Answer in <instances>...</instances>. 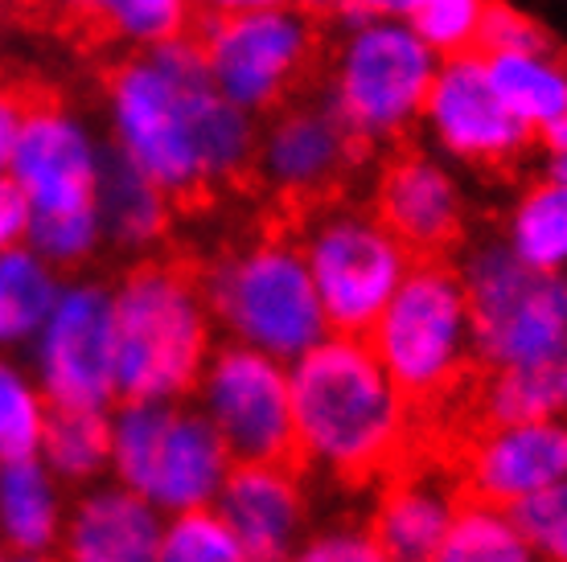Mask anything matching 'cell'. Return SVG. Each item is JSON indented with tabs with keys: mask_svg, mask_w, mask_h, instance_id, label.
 Segmentation results:
<instances>
[{
	"mask_svg": "<svg viewBox=\"0 0 567 562\" xmlns=\"http://www.w3.org/2000/svg\"><path fill=\"white\" fill-rule=\"evenodd\" d=\"M112 148L173 201H202L251 173L259 124L214 86L198 42L132 50L107 74Z\"/></svg>",
	"mask_w": 567,
	"mask_h": 562,
	"instance_id": "cell-1",
	"label": "cell"
},
{
	"mask_svg": "<svg viewBox=\"0 0 567 562\" xmlns=\"http://www.w3.org/2000/svg\"><path fill=\"white\" fill-rule=\"evenodd\" d=\"M292 460L333 480H367L399 465L412 436V398L367 337L329 333L288 362Z\"/></svg>",
	"mask_w": 567,
	"mask_h": 562,
	"instance_id": "cell-2",
	"label": "cell"
},
{
	"mask_svg": "<svg viewBox=\"0 0 567 562\" xmlns=\"http://www.w3.org/2000/svg\"><path fill=\"white\" fill-rule=\"evenodd\" d=\"M112 292L120 398H189L214 350V316L202 280L182 263L144 259Z\"/></svg>",
	"mask_w": 567,
	"mask_h": 562,
	"instance_id": "cell-3",
	"label": "cell"
},
{
	"mask_svg": "<svg viewBox=\"0 0 567 562\" xmlns=\"http://www.w3.org/2000/svg\"><path fill=\"white\" fill-rule=\"evenodd\" d=\"M202 295L214 329L227 341L297 362L329 337L326 309L317 300L300 242L264 235L214 254L202 268Z\"/></svg>",
	"mask_w": 567,
	"mask_h": 562,
	"instance_id": "cell-4",
	"label": "cell"
},
{
	"mask_svg": "<svg viewBox=\"0 0 567 562\" xmlns=\"http://www.w3.org/2000/svg\"><path fill=\"white\" fill-rule=\"evenodd\" d=\"M436 66L440 54L403 17H370L341 33L326 103L358 148L395 144L420 124Z\"/></svg>",
	"mask_w": 567,
	"mask_h": 562,
	"instance_id": "cell-5",
	"label": "cell"
},
{
	"mask_svg": "<svg viewBox=\"0 0 567 562\" xmlns=\"http://www.w3.org/2000/svg\"><path fill=\"white\" fill-rule=\"evenodd\" d=\"M235 456L198 403L120 398L112 407V477L161 513L214 506Z\"/></svg>",
	"mask_w": 567,
	"mask_h": 562,
	"instance_id": "cell-6",
	"label": "cell"
},
{
	"mask_svg": "<svg viewBox=\"0 0 567 562\" xmlns=\"http://www.w3.org/2000/svg\"><path fill=\"white\" fill-rule=\"evenodd\" d=\"M367 341L412 403H436L449 394L473 362V321L461 271L440 263V254L415 259L379 321L367 329Z\"/></svg>",
	"mask_w": 567,
	"mask_h": 562,
	"instance_id": "cell-7",
	"label": "cell"
},
{
	"mask_svg": "<svg viewBox=\"0 0 567 562\" xmlns=\"http://www.w3.org/2000/svg\"><path fill=\"white\" fill-rule=\"evenodd\" d=\"M456 271L465 280L477 362L489 370L564 362L567 275L526 268L506 239L477 242Z\"/></svg>",
	"mask_w": 567,
	"mask_h": 562,
	"instance_id": "cell-8",
	"label": "cell"
},
{
	"mask_svg": "<svg viewBox=\"0 0 567 562\" xmlns=\"http://www.w3.org/2000/svg\"><path fill=\"white\" fill-rule=\"evenodd\" d=\"M300 254L309 263L317 300L326 309L329 333H354L379 321L415 254L395 239V230L362 206H326L300 230Z\"/></svg>",
	"mask_w": 567,
	"mask_h": 562,
	"instance_id": "cell-9",
	"label": "cell"
},
{
	"mask_svg": "<svg viewBox=\"0 0 567 562\" xmlns=\"http://www.w3.org/2000/svg\"><path fill=\"white\" fill-rule=\"evenodd\" d=\"M194 42L214 86L256 119L297 95L317 62L312 13L292 0L271 9L206 17Z\"/></svg>",
	"mask_w": 567,
	"mask_h": 562,
	"instance_id": "cell-10",
	"label": "cell"
},
{
	"mask_svg": "<svg viewBox=\"0 0 567 562\" xmlns=\"http://www.w3.org/2000/svg\"><path fill=\"white\" fill-rule=\"evenodd\" d=\"M29 370L66 410H112L115 386V292L103 280L62 283L42 333L29 345Z\"/></svg>",
	"mask_w": 567,
	"mask_h": 562,
	"instance_id": "cell-11",
	"label": "cell"
},
{
	"mask_svg": "<svg viewBox=\"0 0 567 562\" xmlns=\"http://www.w3.org/2000/svg\"><path fill=\"white\" fill-rule=\"evenodd\" d=\"M235 460H292V374L264 350L223 341L189 394Z\"/></svg>",
	"mask_w": 567,
	"mask_h": 562,
	"instance_id": "cell-12",
	"label": "cell"
},
{
	"mask_svg": "<svg viewBox=\"0 0 567 562\" xmlns=\"http://www.w3.org/2000/svg\"><path fill=\"white\" fill-rule=\"evenodd\" d=\"M420 124L449 160L482 173L511 169L535 144V132L506 107V98L489 83L485 58L477 50L440 58Z\"/></svg>",
	"mask_w": 567,
	"mask_h": 562,
	"instance_id": "cell-13",
	"label": "cell"
},
{
	"mask_svg": "<svg viewBox=\"0 0 567 562\" xmlns=\"http://www.w3.org/2000/svg\"><path fill=\"white\" fill-rule=\"evenodd\" d=\"M103 156L107 148L83 115L62 103H29L9 156V177L25 194L29 218L95 210Z\"/></svg>",
	"mask_w": 567,
	"mask_h": 562,
	"instance_id": "cell-14",
	"label": "cell"
},
{
	"mask_svg": "<svg viewBox=\"0 0 567 562\" xmlns=\"http://www.w3.org/2000/svg\"><path fill=\"white\" fill-rule=\"evenodd\" d=\"M358 153L362 148L333 115L326 95L309 103L288 98L259 127L251 173L288 201H317L346 177Z\"/></svg>",
	"mask_w": 567,
	"mask_h": 562,
	"instance_id": "cell-15",
	"label": "cell"
},
{
	"mask_svg": "<svg viewBox=\"0 0 567 562\" xmlns=\"http://www.w3.org/2000/svg\"><path fill=\"white\" fill-rule=\"evenodd\" d=\"M247 562L297 559L309 530V492L297 460H235L214 497Z\"/></svg>",
	"mask_w": 567,
	"mask_h": 562,
	"instance_id": "cell-16",
	"label": "cell"
},
{
	"mask_svg": "<svg viewBox=\"0 0 567 562\" xmlns=\"http://www.w3.org/2000/svg\"><path fill=\"white\" fill-rule=\"evenodd\" d=\"M374 214L395 230V239L415 259L453 251L465 235L461 181L440 156L427 153H399L386 160L374 189Z\"/></svg>",
	"mask_w": 567,
	"mask_h": 562,
	"instance_id": "cell-17",
	"label": "cell"
},
{
	"mask_svg": "<svg viewBox=\"0 0 567 562\" xmlns=\"http://www.w3.org/2000/svg\"><path fill=\"white\" fill-rule=\"evenodd\" d=\"M567 477V423H482L465 451L468 497L514 509L530 492Z\"/></svg>",
	"mask_w": 567,
	"mask_h": 562,
	"instance_id": "cell-18",
	"label": "cell"
},
{
	"mask_svg": "<svg viewBox=\"0 0 567 562\" xmlns=\"http://www.w3.org/2000/svg\"><path fill=\"white\" fill-rule=\"evenodd\" d=\"M165 513L120 480H95L66 509L62 554L74 562H153Z\"/></svg>",
	"mask_w": 567,
	"mask_h": 562,
	"instance_id": "cell-19",
	"label": "cell"
},
{
	"mask_svg": "<svg viewBox=\"0 0 567 562\" xmlns=\"http://www.w3.org/2000/svg\"><path fill=\"white\" fill-rule=\"evenodd\" d=\"M62 480L45 468L42 456L0 465V547L17 559H50L62 550L66 497Z\"/></svg>",
	"mask_w": 567,
	"mask_h": 562,
	"instance_id": "cell-20",
	"label": "cell"
},
{
	"mask_svg": "<svg viewBox=\"0 0 567 562\" xmlns=\"http://www.w3.org/2000/svg\"><path fill=\"white\" fill-rule=\"evenodd\" d=\"M456 506L461 501L453 497V489L440 485L436 477H395L383 489L370 521L383 559L436 562Z\"/></svg>",
	"mask_w": 567,
	"mask_h": 562,
	"instance_id": "cell-21",
	"label": "cell"
},
{
	"mask_svg": "<svg viewBox=\"0 0 567 562\" xmlns=\"http://www.w3.org/2000/svg\"><path fill=\"white\" fill-rule=\"evenodd\" d=\"M95 206H100L103 239L115 251H153L173 226V197L115 148L103 156Z\"/></svg>",
	"mask_w": 567,
	"mask_h": 562,
	"instance_id": "cell-22",
	"label": "cell"
},
{
	"mask_svg": "<svg viewBox=\"0 0 567 562\" xmlns=\"http://www.w3.org/2000/svg\"><path fill=\"white\" fill-rule=\"evenodd\" d=\"M482 58L497 95L535 136L567 112V58L551 42L530 50H489Z\"/></svg>",
	"mask_w": 567,
	"mask_h": 562,
	"instance_id": "cell-23",
	"label": "cell"
},
{
	"mask_svg": "<svg viewBox=\"0 0 567 562\" xmlns=\"http://www.w3.org/2000/svg\"><path fill=\"white\" fill-rule=\"evenodd\" d=\"M62 292V271L29 242L0 251V353L29 350Z\"/></svg>",
	"mask_w": 567,
	"mask_h": 562,
	"instance_id": "cell-24",
	"label": "cell"
},
{
	"mask_svg": "<svg viewBox=\"0 0 567 562\" xmlns=\"http://www.w3.org/2000/svg\"><path fill=\"white\" fill-rule=\"evenodd\" d=\"M502 239L526 268L567 275V185L543 173L514 197Z\"/></svg>",
	"mask_w": 567,
	"mask_h": 562,
	"instance_id": "cell-25",
	"label": "cell"
},
{
	"mask_svg": "<svg viewBox=\"0 0 567 562\" xmlns=\"http://www.w3.org/2000/svg\"><path fill=\"white\" fill-rule=\"evenodd\" d=\"M38 456L71 489H86L95 480L112 477V410L50 407Z\"/></svg>",
	"mask_w": 567,
	"mask_h": 562,
	"instance_id": "cell-26",
	"label": "cell"
},
{
	"mask_svg": "<svg viewBox=\"0 0 567 562\" xmlns=\"http://www.w3.org/2000/svg\"><path fill=\"white\" fill-rule=\"evenodd\" d=\"M58 9L83 25H95L112 42L144 50L189 33L194 0H54Z\"/></svg>",
	"mask_w": 567,
	"mask_h": 562,
	"instance_id": "cell-27",
	"label": "cell"
},
{
	"mask_svg": "<svg viewBox=\"0 0 567 562\" xmlns=\"http://www.w3.org/2000/svg\"><path fill=\"white\" fill-rule=\"evenodd\" d=\"M482 423H530L567 415V357L547 366L489 370L477 394Z\"/></svg>",
	"mask_w": 567,
	"mask_h": 562,
	"instance_id": "cell-28",
	"label": "cell"
},
{
	"mask_svg": "<svg viewBox=\"0 0 567 562\" xmlns=\"http://www.w3.org/2000/svg\"><path fill=\"white\" fill-rule=\"evenodd\" d=\"M535 559L526 547L523 530L514 521V509L494 501H461L453 513V525L440 547V562H526Z\"/></svg>",
	"mask_w": 567,
	"mask_h": 562,
	"instance_id": "cell-29",
	"label": "cell"
},
{
	"mask_svg": "<svg viewBox=\"0 0 567 562\" xmlns=\"http://www.w3.org/2000/svg\"><path fill=\"white\" fill-rule=\"evenodd\" d=\"M50 398L42 394L33 370L17 366L0 353V460H25L42 451Z\"/></svg>",
	"mask_w": 567,
	"mask_h": 562,
	"instance_id": "cell-30",
	"label": "cell"
},
{
	"mask_svg": "<svg viewBox=\"0 0 567 562\" xmlns=\"http://www.w3.org/2000/svg\"><path fill=\"white\" fill-rule=\"evenodd\" d=\"M161 562H247L235 530L214 506L165 513L161 530Z\"/></svg>",
	"mask_w": 567,
	"mask_h": 562,
	"instance_id": "cell-31",
	"label": "cell"
},
{
	"mask_svg": "<svg viewBox=\"0 0 567 562\" xmlns=\"http://www.w3.org/2000/svg\"><path fill=\"white\" fill-rule=\"evenodd\" d=\"M25 242L42 254L45 263L58 271H79L103 251V222L100 206L95 210H71V214H38L29 218Z\"/></svg>",
	"mask_w": 567,
	"mask_h": 562,
	"instance_id": "cell-32",
	"label": "cell"
},
{
	"mask_svg": "<svg viewBox=\"0 0 567 562\" xmlns=\"http://www.w3.org/2000/svg\"><path fill=\"white\" fill-rule=\"evenodd\" d=\"M485 4H489V0H412V9H408L403 21H408L440 58H453V54L477 50Z\"/></svg>",
	"mask_w": 567,
	"mask_h": 562,
	"instance_id": "cell-33",
	"label": "cell"
},
{
	"mask_svg": "<svg viewBox=\"0 0 567 562\" xmlns=\"http://www.w3.org/2000/svg\"><path fill=\"white\" fill-rule=\"evenodd\" d=\"M514 521L535 559L567 562V477L518 501Z\"/></svg>",
	"mask_w": 567,
	"mask_h": 562,
	"instance_id": "cell-34",
	"label": "cell"
},
{
	"mask_svg": "<svg viewBox=\"0 0 567 562\" xmlns=\"http://www.w3.org/2000/svg\"><path fill=\"white\" fill-rule=\"evenodd\" d=\"M297 559L305 562H383V547L370 525H354V521H341L329 525L321 534H312L300 542Z\"/></svg>",
	"mask_w": 567,
	"mask_h": 562,
	"instance_id": "cell-35",
	"label": "cell"
},
{
	"mask_svg": "<svg viewBox=\"0 0 567 562\" xmlns=\"http://www.w3.org/2000/svg\"><path fill=\"white\" fill-rule=\"evenodd\" d=\"M530 45H547V33H543L539 21L526 17L523 9H514V4L489 0L485 4L482 38H477V54H489V50H530Z\"/></svg>",
	"mask_w": 567,
	"mask_h": 562,
	"instance_id": "cell-36",
	"label": "cell"
},
{
	"mask_svg": "<svg viewBox=\"0 0 567 562\" xmlns=\"http://www.w3.org/2000/svg\"><path fill=\"white\" fill-rule=\"evenodd\" d=\"M29 235V201L17 189V181L9 173H0V251L25 242Z\"/></svg>",
	"mask_w": 567,
	"mask_h": 562,
	"instance_id": "cell-37",
	"label": "cell"
},
{
	"mask_svg": "<svg viewBox=\"0 0 567 562\" xmlns=\"http://www.w3.org/2000/svg\"><path fill=\"white\" fill-rule=\"evenodd\" d=\"M25 98L13 95V91H0V173H9V156L17 148V132H21V119H25Z\"/></svg>",
	"mask_w": 567,
	"mask_h": 562,
	"instance_id": "cell-38",
	"label": "cell"
},
{
	"mask_svg": "<svg viewBox=\"0 0 567 562\" xmlns=\"http://www.w3.org/2000/svg\"><path fill=\"white\" fill-rule=\"evenodd\" d=\"M412 0H341L338 17L346 25H358V21H370V17H408Z\"/></svg>",
	"mask_w": 567,
	"mask_h": 562,
	"instance_id": "cell-39",
	"label": "cell"
},
{
	"mask_svg": "<svg viewBox=\"0 0 567 562\" xmlns=\"http://www.w3.org/2000/svg\"><path fill=\"white\" fill-rule=\"evenodd\" d=\"M271 4H288V0H194V9L202 17L247 13V9H271Z\"/></svg>",
	"mask_w": 567,
	"mask_h": 562,
	"instance_id": "cell-40",
	"label": "cell"
},
{
	"mask_svg": "<svg viewBox=\"0 0 567 562\" xmlns=\"http://www.w3.org/2000/svg\"><path fill=\"white\" fill-rule=\"evenodd\" d=\"M539 140H543V153H567V112L555 124L543 127Z\"/></svg>",
	"mask_w": 567,
	"mask_h": 562,
	"instance_id": "cell-41",
	"label": "cell"
},
{
	"mask_svg": "<svg viewBox=\"0 0 567 562\" xmlns=\"http://www.w3.org/2000/svg\"><path fill=\"white\" fill-rule=\"evenodd\" d=\"M543 173L567 185V153H547V156H543Z\"/></svg>",
	"mask_w": 567,
	"mask_h": 562,
	"instance_id": "cell-42",
	"label": "cell"
},
{
	"mask_svg": "<svg viewBox=\"0 0 567 562\" xmlns=\"http://www.w3.org/2000/svg\"><path fill=\"white\" fill-rule=\"evenodd\" d=\"M0 465H4V460H0Z\"/></svg>",
	"mask_w": 567,
	"mask_h": 562,
	"instance_id": "cell-43",
	"label": "cell"
}]
</instances>
